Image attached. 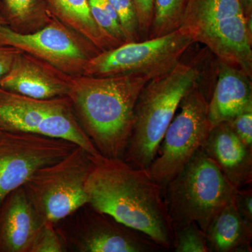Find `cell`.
<instances>
[{"instance_id":"cell-28","label":"cell","mask_w":252,"mask_h":252,"mask_svg":"<svg viewBox=\"0 0 252 252\" xmlns=\"http://www.w3.org/2000/svg\"><path fill=\"white\" fill-rule=\"evenodd\" d=\"M234 203L242 218L252 224V185L237 189L235 194Z\"/></svg>"},{"instance_id":"cell-30","label":"cell","mask_w":252,"mask_h":252,"mask_svg":"<svg viewBox=\"0 0 252 252\" xmlns=\"http://www.w3.org/2000/svg\"><path fill=\"white\" fill-rule=\"evenodd\" d=\"M245 18L252 17V0H239Z\"/></svg>"},{"instance_id":"cell-15","label":"cell","mask_w":252,"mask_h":252,"mask_svg":"<svg viewBox=\"0 0 252 252\" xmlns=\"http://www.w3.org/2000/svg\"><path fill=\"white\" fill-rule=\"evenodd\" d=\"M217 81L208 100L212 127L252 110V77L242 69L219 61Z\"/></svg>"},{"instance_id":"cell-12","label":"cell","mask_w":252,"mask_h":252,"mask_svg":"<svg viewBox=\"0 0 252 252\" xmlns=\"http://www.w3.org/2000/svg\"><path fill=\"white\" fill-rule=\"evenodd\" d=\"M72 77L44 60L20 51L9 72L0 77V87L32 98L51 99L67 96Z\"/></svg>"},{"instance_id":"cell-17","label":"cell","mask_w":252,"mask_h":252,"mask_svg":"<svg viewBox=\"0 0 252 252\" xmlns=\"http://www.w3.org/2000/svg\"><path fill=\"white\" fill-rule=\"evenodd\" d=\"M205 233L210 252L252 251V224L240 216L234 200L217 214Z\"/></svg>"},{"instance_id":"cell-9","label":"cell","mask_w":252,"mask_h":252,"mask_svg":"<svg viewBox=\"0 0 252 252\" xmlns=\"http://www.w3.org/2000/svg\"><path fill=\"white\" fill-rule=\"evenodd\" d=\"M54 225L67 252L165 251L144 233L126 226L88 203Z\"/></svg>"},{"instance_id":"cell-8","label":"cell","mask_w":252,"mask_h":252,"mask_svg":"<svg viewBox=\"0 0 252 252\" xmlns=\"http://www.w3.org/2000/svg\"><path fill=\"white\" fill-rule=\"evenodd\" d=\"M178 109L164 134L157 157L147 168L162 187L201 149L212 128L208 100L199 84L186 94Z\"/></svg>"},{"instance_id":"cell-6","label":"cell","mask_w":252,"mask_h":252,"mask_svg":"<svg viewBox=\"0 0 252 252\" xmlns=\"http://www.w3.org/2000/svg\"><path fill=\"white\" fill-rule=\"evenodd\" d=\"M0 128L63 139L91 155L99 154L81 127L67 96L36 99L0 87Z\"/></svg>"},{"instance_id":"cell-2","label":"cell","mask_w":252,"mask_h":252,"mask_svg":"<svg viewBox=\"0 0 252 252\" xmlns=\"http://www.w3.org/2000/svg\"><path fill=\"white\" fill-rule=\"evenodd\" d=\"M149 81L138 74L72 77L67 97L81 127L101 155L124 157L136 102Z\"/></svg>"},{"instance_id":"cell-1","label":"cell","mask_w":252,"mask_h":252,"mask_svg":"<svg viewBox=\"0 0 252 252\" xmlns=\"http://www.w3.org/2000/svg\"><path fill=\"white\" fill-rule=\"evenodd\" d=\"M93 160L94 166L86 182L88 204L144 233L164 250H173L175 231L163 187L148 169L99 154L93 156Z\"/></svg>"},{"instance_id":"cell-21","label":"cell","mask_w":252,"mask_h":252,"mask_svg":"<svg viewBox=\"0 0 252 252\" xmlns=\"http://www.w3.org/2000/svg\"><path fill=\"white\" fill-rule=\"evenodd\" d=\"M188 0H154V16L148 39L160 37L180 29Z\"/></svg>"},{"instance_id":"cell-25","label":"cell","mask_w":252,"mask_h":252,"mask_svg":"<svg viewBox=\"0 0 252 252\" xmlns=\"http://www.w3.org/2000/svg\"><path fill=\"white\" fill-rule=\"evenodd\" d=\"M54 223L46 222L41 227L28 252H67Z\"/></svg>"},{"instance_id":"cell-26","label":"cell","mask_w":252,"mask_h":252,"mask_svg":"<svg viewBox=\"0 0 252 252\" xmlns=\"http://www.w3.org/2000/svg\"><path fill=\"white\" fill-rule=\"evenodd\" d=\"M226 123L240 140L252 149V110L242 113Z\"/></svg>"},{"instance_id":"cell-24","label":"cell","mask_w":252,"mask_h":252,"mask_svg":"<svg viewBox=\"0 0 252 252\" xmlns=\"http://www.w3.org/2000/svg\"><path fill=\"white\" fill-rule=\"evenodd\" d=\"M173 250L175 252H210L205 233L195 223L176 230Z\"/></svg>"},{"instance_id":"cell-22","label":"cell","mask_w":252,"mask_h":252,"mask_svg":"<svg viewBox=\"0 0 252 252\" xmlns=\"http://www.w3.org/2000/svg\"><path fill=\"white\" fill-rule=\"evenodd\" d=\"M91 15L110 49L126 43L117 13L109 0H89Z\"/></svg>"},{"instance_id":"cell-29","label":"cell","mask_w":252,"mask_h":252,"mask_svg":"<svg viewBox=\"0 0 252 252\" xmlns=\"http://www.w3.org/2000/svg\"><path fill=\"white\" fill-rule=\"evenodd\" d=\"M19 50L11 46H0V77L9 72Z\"/></svg>"},{"instance_id":"cell-3","label":"cell","mask_w":252,"mask_h":252,"mask_svg":"<svg viewBox=\"0 0 252 252\" xmlns=\"http://www.w3.org/2000/svg\"><path fill=\"white\" fill-rule=\"evenodd\" d=\"M200 78L198 68L181 61L170 72L144 86L136 102L124 161L138 168L150 166L181 101L198 85Z\"/></svg>"},{"instance_id":"cell-14","label":"cell","mask_w":252,"mask_h":252,"mask_svg":"<svg viewBox=\"0 0 252 252\" xmlns=\"http://www.w3.org/2000/svg\"><path fill=\"white\" fill-rule=\"evenodd\" d=\"M45 223L23 187L15 189L0 206V252H29Z\"/></svg>"},{"instance_id":"cell-20","label":"cell","mask_w":252,"mask_h":252,"mask_svg":"<svg viewBox=\"0 0 252 252\" xmlns=\"http://www.w3.org/2000/svg\"><path fill=\"white\" fill-rule=\"evenodd\" d=\"M240 14L239 0H188L180 28L191 36L205 26Z\"/></svg>"},{"instance_id":"cell-23","label":"cell","mask_w":252,"mask_h":252,"mask_svg":"<svg viewBox=\"0 0 252 252\" xmlns=\"http://www.w3.org/2000/svg\"><path fill=\"white\" fill-rule=\"evenodd\" d=\"M109 1L117 13L126 43L142 41L133 0H109Z\"/></svg>"},{"instance_id":"cell-7","label":"cell","mask_w":252,"mask_h":252,"mask_svg":"<svg viewBox=\"0 0 252 252\" xmlns=\"http://www.w3.org/2000/svg\"><path fill=\"white\" fill-rule=\"evenodd\" d=\"M194 43L182 28L160 37L125 43L96 55L86 64L83 75L138 74L152 80L172 71Z\"/></svg>"},{"instance_id":"cell-4","label":"cell","mask_w":252,"mask_h":252,"mask_svg":"<svg viewBox=\"0 0 252 252\" xmlns=\"http://www.w3.org/2000/svg\"><path fill=\"white\" fill-rule=\"evenodd\" d=\"M237 189L203 149H199L163 187L175 231L191 223L206 231L217 214L233 201Z\"/></svg>"},{"instance_id":"cell-10","label":"cell","mask_w":252,"mask_h":252,"mask_svg":"<svg viewBox=\"0 0 252 252\" xmlns=\"http://www.w3.org/2000/svg\"><path fill=\"white\" fill-rule=\"evenodd\" d=\"M0 46H11L44 60L71 77L83 75L86 64L100 53L97 48L57 18L29 34L0 26Z\"/></svg>"},{"instance_id":"cell-31","label":"cell","mask_w":252,"mask_h":252,"mask_svg":"<svg viewBox=\"0 0 252 252\" xmlns=\"http://www.w3.org/2000/svg\"><path fill=\"white\" fill-rule=\"evenodd\" d=\"M4 25L7 26V22H6V20H5L4 16L0 14V26H4Z\"/></svg>"},{"instance_id":"cell-19","label":"cell","mask_w":252,"mask_h":252,"mask_svg":"<svg viewBox=\"0 0 252 252\" xmlns=\"http://www.w3.org/2000/svg\"><path fill=\"white\" fill-rule=\"evenodd\" d=\"M0 11L7 26L21 34L39 31L54 18L46 0H0Z\"/></svg>"},{"instance_id":"cell-13","label":"cell","mask_w":252,"mask_h":252,"mask_svg":"<svg viewBox=\"0 0 252 252\" xmlns=\"http://www.w3.org/2000/svg\"><path fill=\"white\" fill-rule=\"evenodd\" d=\"M195 42L205 44L219 61L252 74V37L243 14L220 20L191 34Z\"/></svg>"},{"instance_id":"cell-27","label":"cell","mask_w":252,"mask_h":252,"mask_svg":"<svg viewBox=\"0 0 252 252\" xmlns=\"http://www.w3.org/2000/svg\"><path fill=\"white\" fill-rule=\"evenodd\" d=\"M133 2L138 18L141 40H146L153 20L154 0H133Z\"/></svg>"},{"instance_id":"cell-5","label":"cell","mask_w":252,"mask_h":252,"mask_svg":"<svg viewBox=\"0 0 252 252\" xmlns=\"http://www.w3.org/2000/svg\"><path fill=\"white\" fill-rule=\"evenodd\" d=\"M93 166V155L77 147L26 182L23 188L44 221L56 223L89 203L86 182Z\"/></svg>"},{"instance_id":"cell-11","label":"cell","mask_w":252,"mask_h":252,"mask_svg":"<svg viewBox=\"0 0 252 252\" xmlns=\"http://www.w3.org/2000/svg\"><path fill=\"white\" fill-rule=\"evenodd\" d=\"M77 147L63 139L4 131L0 138V206L8 194L23 187L34 172L64 158Z\"/></svg>"},{"instance_id":"cell-16","label":"cell","mask_w":252,"mask_h":252,"mask_svg":"<svg viewBox=\"0 0 252 252\" xmlns=\"http://www.w3.org/2000/svg\"><path fill=\"white\" fill-rule=\"evenodd\" d=\"M201 149L237 189L252 185V149L225 123L214 126Z\"/></svg>"},{"instance_id":"cell-32","label":"cell","mask_w":252,"mask_h":252,"mask_svg":"<svg viewBox=\"0 0 252 252\" xmlns=\"http://www.w3.org/2000/svg\"><path fill=\"white\" fill-rule=\"evenodd\" d=\"M3 133H4V131L1 130V128H0V138H1V136H2Z\"/></svg>"},{"instance_id":"cell-18","label":"cell","mask_w":252,"mask_h":252,"mask_svg":"<svg viewBox=\"0 0 252 252\" xmlns=\"http://www.w3.org/2000/svg\"><path fill=\"white\" fill-rule=\"evenodd\" d=\"M51 14L84 36L100 52L110 49L91 15L89 0H46Z\"/></svg>"}]
</instances>
